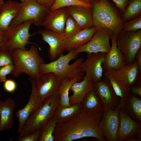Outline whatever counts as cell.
<instances>
[{
    "instance_id": "cb8c5ba5",
    "label": "cell",
    "mask_w": 141,
    "mask_h": 141,
    "mask_svg": "<svg viewBox=\"0 0 141 141\" xmlns=\"http://www.w3.org/2000/svg\"><path fill=\"white\" fill-rule=\"evenodd\" d=\"M15 107V102L10 98L4 102L0 101V133L3 130H10L13 126Z\"/></svg>"
},
{
    "instance_id": "ee69618b",
    "label": "cell",
    "mask_w": 141,
    "mask_h": 141,
    "mask_svg": "<svg viewBox=\"0 0 141 141\" xmlns=\"http://www.w3.org/2000/svg\"><path fill=\"white\" fill-rule=\"evenodd\" d=\"M82 2L89 4H91L92 0H79Z\"/></svg>"
},
{
    "instance_id": "f6af8a7d",
    "label": "cell",
    "mask_w": 141,
    "mask_h": 141,
    "mask_svg": "<svg viewBox=\"0 0 141 141\" xmlns=\"http://www.w3.org/2000/svg\"><path fill=\"white\" fill-rule=\"evenodd\" d=\"M4 2L3 0H0V5Z\"/></svg>"
},
{
    "instance_id": "603a6c76",
    "label": "cell",
    "mask_w": 141,
    "mask_h": 141,
    "mask_svg": "<svg viewBox=\"0 0 141 141\" xmlns=\"http://www.w3.org/2000/svg\"><path fill=\"white\" fill-rule=\"evenodd\" d=\"M118 107L141 125V100L140 98L128 94Z\"/></svg>"
},
{
    "instance_id": "d590c367",
    "label": "cell",
    "mask_w": 141,
    "mask_h": 141,
    "mask_svg": "<svg viewBox=\"0 0 141 141\" xmlns=\"http://www.w3.org/2000/svg\"><path fill=\"white\" fill-rule=\"evenodd\" d=\"M14 68V64L7 65L0 67V82H4L7 79V75L11 74Z\"/></svg>"
},
{
    "instance_id": "c3c4849f",
    "label": "cell",
    "mask_w": 141,
    "mask_h": 141,
    "mask_svg": "<svg viewBox=\"0 0 141 141\" xmlns=\"http://www.w3.org/2000/svg\"></svg>"
},
{
    "instance_id": "7bdbcfd3",
    "label": "cell",
    "mask_w": 141,
    "mask_h": 141,
    "mask_svg": "<svg viewBox=\"0 0 141 141\" xmlns=\"http://www.w3.org/2000/svg\"><path fill=\"white\" fill-rule=\"evenodd\" d=\"M136 61L138 63L139 68L141 70V48L138 50L135 57Z\"/></svg>"
},
{
    "instance_id": "6da1fadb",
    "label": "cell",
    "mask_w": 141,
    "mask_h": 141,
    "mask_svg": "<svg viewBox=\"0 0 141 141\" xmlns=\"http://www.w3.org/2000/svg\"><path fill=\"white\" fill-rule=\"evenodd\" d=\"M103 111L91 115L81 111L68 121L57 123L53 134L54 141H72L86 137L106 141L100 126Z\"/></svg>"
},
{
    "instance_id": "4fadbf2b",
    "label": "cell",
    "mask_w": 141,
    "mask_h": 141,
    "mask_svg": "<svg viewBox=\"0 0 141 141\" xmlns=\"http://www.w3.org/2000/svg\"><path fill=\"white\" fill-rule=\"evenodd\" d=\"M119 108L103 110L100 126L102 134L108 141H117L119 125Z\"/></svg>"
},
{
    "instance_id": "4dcf8cb0",
    "label": "cell",
    "mask_w": 141,
    "mask_h": 141,
    "mask_svg": "<svg viewBox=\"0 0 141 141\" xmlns=\"http://www.w3.org/2000/svg\"><path fill=\"white\" fill-rule=\"evenodd\" d=\"M103 74L109 80L116 95L121 99L120 104L121 103L125 97L129 93L124 89L109 71L104 72Z\"/></svg>"
},
{
    "instance_id": "f1b7e54d",
    "label": "cell",
    "mask_w": 141,
    "mask_h": 141,
    "mask_svg": "<svg viewBox=\"0 0 141 141\" xmlns=\"http://www.w3.org/2000/svg\"><path fill=\"white\" fill-rule=\"evenodd\" d=\"M141 16V0H130L121 16L124 23Z\"/></svg>"
},
{
    "instance_id": "f35d334b",
    "label": "cell",
    "mask_w": 141,
    "mask_h": 141,
    "mask_svg": "<svg viewBox=\"0 0 141 141\" xmlns=\"http://www.w3.org/2000/svg\"><path fill=\"white\" fill-rule=\"evenodd\" d=\"M121 13L125 11L130 0H111Z\"/></svg>"
},
{
    "instance_id": "9a60e30c",
    "label": "cell",
    "mask_w": 141,
    "mask_h": 141,
    "mask_svg": "<svg viewBox=\"0 0 141 141\" xmlns=\"http://www.w3.org/2000/svg\"><path fill=\"white\" fill-rule=\"evenodd\" d=\"M93 90L102 102L104 110H113L117 107L120 98L115 94L107 78L104 76L100 81L94 82Z\"/></svg>"
},
{
    "instance_id": "bcb514c9",
    "label": "cell",
    "mask_w": 141,
    "mask_h": 141,
    "mask_svg": "<svg viewBox=\"0 0 141 141\" xmlns=\"http://www.w3.org/2000/svg\"><path fill=\"white\" fill-rule=\"evenodd\" d=\"M3 42V43H1V44H0V47L2 45V44L4 43Z\"/></svg>"
},
{
    "instance_id": "4316f807",
    "label": "cell",
    "mask_w": 141,
    "mask_h": 141,
    "mask_svg": "<svg viewBox=\"0 0 141 141\" xmlns=\"http://www.w3.org/2000/svg\"><path fill=\"white\" fill-rule=\"evenodd\" d=\"M81 111V103L74 104L69 107L60 105L54 114L56 117L57 123H60L69 120Z\"/></svg>"
},
{
    "instance_id": "b9f144b4",
    "label": "cell",
    "mask_w": 141,
    "mask_h": 141,
    "mask_svg": "<svg viewBox=\"0 0 141 141\" xmlns=\"http://www.w3.org/2000/svg\"><path fill=\"white\" fill-rule=\"evenodd\" d=\"M131 91L134 94L138 95L139 97L141 96V85L133 87L131 89Z\"/></svg>"
},
{
    "instance_id": "52a82bcc",
    "label": "cell",
    "mask_w": 141,
    "mask_h": 141,
    "mask_svg": "<svg viewBox=\"0 0 141 141\" xmlns=\"http://www.w3.org/2000/svg\"><path fill=\"white\" fill-rule=\"evenodd\" d=\"M117 47L123 55L126 65L134 62L137 53L141 48V29L137 31H124L118 34Z\"/></svg>"
},
{
    "instance_id": "484cf974",
    "label": "cell",
    "mask_w": 141,
    "mask_h": 141,
    "mask_svg": "<svg viewBox=\"0 0 141 141\" xmlns=\"http://www.w3.org/2000/svg\"><path fill=\"white\" fill-rule=\"evenodd\" d=\"M81 111L88 114H94L103 111L102 101L93 90L89 92L81 103Z\"/></svg>"
},
{
    "instance_id": "d4e9b609",
    "label": "cell",
    "mask_w": 141,
    "mask_h": 141,
    "mask_svg": "<svg viewBox=\"0 0 141 141\" xmlns=\"http://www.w3.org/2000/svg\"><path fill=\"white\" fill-rule=\"evenodd\" d=\"M97 29L94 26L82 30L73 36L67 38L66 50L69 52L87 43L92 38Z\"/></svg>"
},
{
    "instance_id": "8992f818",
    "label": "cell",
    "mask_w": 141,
    "mask_h": 141,
    "mask_svg": "<svg viewBox=\"0 0 141 141\" xmlns=\"http://www.w3.org/2000/svg\"><path fill=\"white\" fill-rule=\"evenodd\" d=\"M20 10L11 22L9 28H13L29 20L36 26H42L50 14V8L41 5L35 0H24L20 3Z\"/></svg>"
},
{
    "instance_id": "d6986e66",
    "label": "cell",
    "mask_w": 141,
    "mask_h": 141,
    "mask_svg": "<svg viewBox=\"0 0 141 141\" xmlns=\"http://www.w3.org/2000/svg\"><path fill=\"white\" fill-rule=\"evenodd\" d=\"M21 3L9 0L0 5V31L6 32L11 28L10 25L19 14Z\"/></svg>"
},
{
    "instance_id": "7402d4cb",
    "label": "cell",
    "mask_w": 141,
    "mask_h": 141,
    "mask_svg": "<svg viewBox=\"0 0 141 141\" xmlns=\"http://www.w3.org/2000/svg\"><path fill=\"white\" fill-rule=\"evenodd\" d=\"M44 102L32 90L29 99L25 106L23 108L18 110L16 113L19 121L17 131L18 134L21 133L24 125L29 117Z\"/></svg>"
},
{
    "instance_id": "7a4b0ae2",
    "label": "cell",
    "mask_w": 141,
    "mask_h": 141,
    "mask_svg": "<svg viewBox=\"0 0 141 141\" xmlns=\"http://www.w3.org/2000/svg\"><path fill=\"white\" fill-rule=\"evenodd\" d=\"M93 26L97 29L105 28L113 33L122 30L124 23L121 13L109 0H92Z\"/></svg>"
},
{
    "instance_id": "83f0119b",
    "label": "cell",
    "mask_w": 141,
    "mask_h": 141,
    "mask_svg": "<svg viewBox=\"0 0 141 141\" xmlns=\"http://www.w3.org/2000/svg\"><path fill=\"white\" fill-rule=\"evenodd\" d=\"M83 79L76 77L71 79H66L61 81L58 90L60 105L64 107L70 106L69 102V91L72 85L76 82L81 81Z\"/></svg>"
},
{
    "instance_id": "836d02e7",
    "label": "cell",
    "mask_w": 141,
    "mask_h": 141,
    "mask_svg": "<svg viewBox=\"0 0 141 141\" xmlns=\"http://www.w3.org/2000/svg\"><path fill=\"white\" fill-rule=\"evenodd\" d=\"M141 29V16L125 22L122 30L136 32Z\"/></svg>"
},
{
    "instance_id": "60d3db41",
    "label": "cell",
    "mask_w": 141,
    "mask_h": 141,
    "mask_svg": "<svg viewBox=\"0 0 141 141\" xmlns=\"http://www.w3.org/2000/svg\"><path fill=\"white\" fill-rule=\"evenodd\" d=\"M42 5L50 8L53 5L55 0H35Z\"/></svg>"
},
{
    "instance_id": "44dd1931",
    "label": "cell",
    "mask_w": 141,
    "mask_h": 141,
    "mask_svg": "<svg viewBox=\"0 0 141 141\" xmlns=\"http://www.w3.org/2000/svg\"><path fill=\"white\" fill-rule=\"evenodd\" d=\"M66 8L69 15L76 22L81 30L94 27L92 8L79 5Z\"/></svg>"
},
{
    "instance_id": "8fae6325",
    "label": "cell",
    "mask_w": 141,
    "mask_h": 141,
    "mask_svg": "<svg viewBox=\"0 0 141 141\" xmlns=\"http://www.w3.org/2000/svg\"><path fill=\"white\" fill-rule=\"evenodd\" d=\"M37 33L41 35L42 40L49 45L48 55L51 62L56 60L66 51L67 38L64 33H60L45 29L40 30Z\"/></svg>"
},
{
    "instance_id": "74e56055",
    "label": "cell",
    "mask_w": 141,
    "mask_h": 141,
    "mask_svg": "<svg viewBox=\"0 0 141 141\" xmlns=\"http://www.w3.org/2000/svg\"><path fill=\"white\" fill-rule=\"evenodd\" d=\"M3 83V88L7 92L12 93L16 90L17 84L14 80L11 79H7Z\"/></svg>"
},
{
    "instance_id": "7c38bea8",
    "label": "cell",
    "mask_w": 141,
    "mask_h": 141,
    "mask_svg": "<svg viewBox=\"0 0 141 141\" xmlns=\"http://www.w3.org/2000/svg\"><path fill=\"white\" fill-rule=\"evenodd\" d=\"M106 54L102 52L87 53L86 60L80 65V70L89 75L94 82L100 81L103 72L102 64Z\"/></svg>"
},
{
    "instance_id": "7dc6e473",
    "label": "cell",
    "mask_w": 141,
    "mask_h": 141,
    "mask_svg": "<svg viewBox=\"0 0 141 141\" xmlns=\"http://www.w3.org/2000/svg\"><path fill=\"white\" fill-rule=\"evenodd\" d=\"M20 1H21V2H23L24 1V0H20Z\"/></svg>"
},
{
    "instance_id": "30bf717a",
    "label": "cell",
    "mask_w": 141,
    "mask_h": 141,
    "mask_svg": "<svg viewBox=\"0 0 141 141\" xmlns=\"http://www.w3.org/2000/svg\"><path fill=\"white\" fill-rule=\"evenodd\" d=\"M113 32L105 28L97 29L92 38L87 43L74 50L78 54L82 52L87 53L104 52L107 53L110 49V40Z\"/></svg>"
},
{
    "instance_id": "277c9868",
    "label": "cell",
    "mask_w": 141,
    "mask_h": 141,
    "mask_svg": "<svg viewBox=\"0 0 141 141\" xmlns=\"http://www.w3.org/2000/svg\"><path fill=\"white\" fill-rule=\"evenodd\" d=\"M78 54H75L74 50L70 51L67 54H62L56 60L48 63L40 65V73H52L57 75L61 80L78 77L83 79V73L79 67L84 61L82 57L78 59L74 62L69 64L70 62L77 58Z\"/></svg>"
},
{
    "instance_id": "ab89813d",
    "label": "cell",
    "mask_w": 141,
    "mask_h": 141,
    "mask_svg": "<svg viewBox=\"0 0 141 141\" xmlns=\"http://www.w3.org/2000/svg\"><path fill=\"white\" fill-rule=\"evenodd\" d=\"M12 32V29L11 28L6 32L0 31V44L6 41L11 34Z\"/></svg>"
},
{
    "instance_id": "e0dca14e",
    "label": "cell",
    "mask_w": 141,
    "mask_h": 141,
    "mask_svg": "<svg viewBox=\"0 0 141 141\" xmlns=\"http://www.w3.org/2000/svg\"><path fill=\"white\" fill-rule=\"evenodd\" d=\"M118 34L113 33L111 36L110 49L107 53L102 64L104 72L111 69L119 70L126 65L123 55L116 45V39Z\"/></svg>"
},
{
    "instance_id": "8d00e7d4",
    "label": "cell",
    "mask_w": 141,
    "mask_h": 141,
    "mask_svg": "<svg viewBox=\"0 0 141 141\" xmlns=\"http://www.w3.org/2000/svg\"><path fill=\"white\" fill-rule=\"evenodd\" d=\"M41 128L37 129L32 133L27 136L18 137V141H38L40 137Z\"/></svg>"
},
{
    "instance_id": "f546056e",
    "label": "cell",
    "mask_w": 141,
    "mask_h": 141,
    "mask_svg": "<svg viewBox=\"0 0 141 141\" xmlns=\"http://www.w3.org/2000/svg\"><path fill=\"white\" fill-rule=\"evenodd\" d=\"M57 123L56 115H54L41 128L39 141H54L53 134Z\"/></svg>"
},
{
    "instance_id": "2e32d148",
    "label": "cell",
    "mask_w": 141,
    "mask_h": 141,
    "mask_svg": "<svg viewBox=\"0 0 141 141\" xmlns=\"http://www.w3.org/2000/svg\"><path fill=\"white\" fill-rule=\"evenodd\" d=\"M118 112L120 123L117 141H124L137 135L141 138V125L119 109Z\"/></svg>"
},
{
    "instance_id": "9c48e42d",
    "label": "cell",
    "mask_w": 141,
    "mask_h": 141,
    "mask_svg": "<svg viewBox=\"0 0 141 141\" xmlns=\"http://www.w3.org/2000/svg\"><path fill=\"white\" fill-rule=\"evenodd\" d=\"M32 24V21L29 20L12 28L11 34L0 47V51L12 52L17 49L26 50L27 49L26 46L29 44L34 45L38 47L36 44L29 41L30 38L32 35L30 34L29 31Z\"/></svg>"
},
{
    "instance_id": "1f68e13d",
    "label": "cell",
    "mask_w": 141,
    "mask_h": 141,
    "mask_svg": "<svg viewBox=\"0 0 141 141\" xmlns=\"http://www.w3.org/2000/svg\"><path fill=\"white\" fill-rule=\"evenodd\" d=\"M73 5L81 6L92 8L91 4L86 3L79 0H55L50 10L51 11H53L60 8Z\"/></svg>"
},
{
    "instance_id": "5bb4252c",
    "label": "cell",
    "mask_w": 141,
    "mask_h": 141,
    "mask_svg": "<svg viewBox=\"0 0 141 141\" xmlns=\"http://www.w3.org/2000/svg\"><path fill=\"white\" fill-rule=\"evenodd\" d=\"M108 71L124 89L129 93L130 89L137 80L141 70L136 60L132 63L126 65L120 69Z\"/></svg>"
},
{
    "instance_id": "5b68a950",
    "label": "cell",
    "mask_w": 141,
    "mask_h": 141,
    "mask_svg": "<svg viewBox=\"0 0 141 141\" xmlns=\"http://www.w3.org/2000/svg\"><path fill=\"white\" fill-rule=\"evenodd\" d=\"M60 103L58 93L45 101L27 120L18 137L27 136L41 128L54 115Z\"/></svg>"
},
{
    "instance_id": "d6a6232c",
    "label": "cell",
    "mask_w": 141,
    "mask_h": 141,
    "mask_svg": "<svg viewBox=\"0 0 141 141\" xmlns=\"http://www.w3.org/2000/svg\"><path fill=\"white\" fill-rule=\"evenodd\" d=\"M81 30L76 22L69 16L66 22L63 33L65 37L67 38H70Z\"/></svg>"
},
{
    "instance_id": "3957f363",
    "label": "cell",
    "mask_w": 141,
    "mask_h": 141,
    "mask_svg": "<svg viewBox=\"0 0 141 141\" xmlns=\"http://www.w3.org/2000/svg\"><path fill=\"white\" fill-rule=\"evenodd\" d=\"M37 47L32 45L28 50L17 49L13 51L14 68L11 74L13 77L18 78L25 73L34 80L38 78L40 74L39 66L45 62L39 53Z\"/></svg>"
},
{
    "instance_id": "ba28073f",
    "label": "cell",
    "mask_w": 141,
    "mask_h": 141,
    "mask_svg": "<svg viewBox=\"0 0 141 141\" xmlns=\"http://www.w3.org/2000/svg\"><path fill=\"white\" fill-rule=\"evenodd\" d=\"M32 90L44 102L58 93L61 80L52 73H40L36 80L30 78Z\"/></svg>"
},
{
    "instance_id": "ffe728a7",
    "label": "cell",
    "mask_w": 141,
    "mask_h": 141,
    "mask_svg": "<svg viewBox=\"0 0 141 141\" xmlns=\"http://www.w3.org/2000/svg\"><path fill=\"white\" fill-rule=\"evenodd\" d=\"M94 83L92 79L86 74L83 80L74 83L70 89L73 92V94L69 96L70 105L81 103L86 95L93 90Z\"/></svg>"
},
{
    "instance_id": "e575fe53",
    "label": "cell",
    "mask_w": 141,
    "mask_h": 141,
    "mask_svg": "<svg viewBox=\"0 0 141 141\" xmlns=\"http://www.w3.org/2000/svg\"><path fill=\"white\" fill-rule=\"evenodd\" d=\"M12 52L0 51V67L7 65L14 64Z\"/></svg>"
},
{
    "instance_id": "ac0fdd59",
    "label": "cell",
    "mask_w": 141,
    "mask_h": 141,
    "mask_svg": "<svg viewBox=\"0 0 141 141\" xmlns=\"http://www.w3.org/2000/svg\"><path fill=\"white\" fill-rule=\"evenodd\" d=\"M69 16L66 7L51 11L42 26L44 29L63 34L66 22Z\"/></svg>"
}]
</instances>
